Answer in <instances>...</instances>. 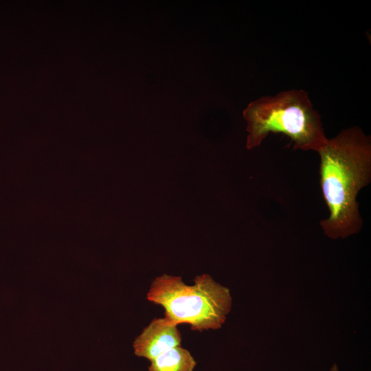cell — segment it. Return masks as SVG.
Segmentation results:
<instances>
[{"label":"cell","mask_w":371,"mask_h":371,"mask_svg":"<svg viewBox=\"0 0 371 371\" xmlns=\"http://www.w3.org/2000/svg\"><path fill=\"white\" fill-rule=\"evenodd\" d=\"M194 282L188 285L181 277L163 274L152 282L146 298L161 306L164 317L177 325L187 324L199 331L221 328L232 307L229 289L208 274Z\"/></svg>","instance_id":"obj_3"},{"label":"cell","mask_w":371,"mask_h":371,"mask_svg":"<svg viewBox=\"0 0 371 371\" xmlns=\"http://www.w3.org/2000/svg\"><path fill=\"white\" fill-rule=\"evenodd\" d=\"M196 362L186 348L177 346L150 361L148 371H194Z\"/></svg>","instance_id":"obj_5"},{"label":"cell","mask_w":371,"mask_h":371,"mask_svg":"<svg viewBox=\"0 0 371 371\" xmlns=\"http://www.w3.org/2000/svg\"><path fill=\"white\" fill-rule=\"evenodd\" d=\"M320 185L329 216L320 222L324 234L337 239L359 232L363 225L357 196L371 179V142L361 129L343 130L317 151Z\"/></svg>","instance_id":"obj_1"},{"label":"cell","mask_w":371,"mask_h":371,"mask_svg":"<svg viewBox=\"0 0 371 371\" xmlns=\"http://www.w3.org/2000/svg\"><path fill=\"white\" fill-rule=\"evenodd\" d=\"M247 122L246 146H259L270 133H281L294 149L317 152L326 142L321 117L304 90H289L250 102L243 111Z\"/></svg>","instance_id":"obj_2"},{"label":"cell","mask_w":371,"mask_h":371,"mask_svg":"<svg viewBox=\"0 0 371 371\" xmlns=\"http://www.w3.org/2000/svg\"><path fill=\"white\" fill-rule=\"evenodd\" d=\"M330 371H338V367L337 364L334 363L333 366L330 368Z\"/></svg>","instance_id":"obj_6"},{"label":"cell","mask_w":371,"mask_h":371,"mask_svg":"<svg viewBox=\"0 0 371 371\" xmlns=\"http://www.w3.org/2000/svg\"><path fill=\"white\" fill-rule=\"evenodd\" d=\"M177 326L166 317L153 319L135 339V354L150 361L166 350L180 346L181 335Z\"/></svg>","instance_id":"obj_4"}]
</instances>
